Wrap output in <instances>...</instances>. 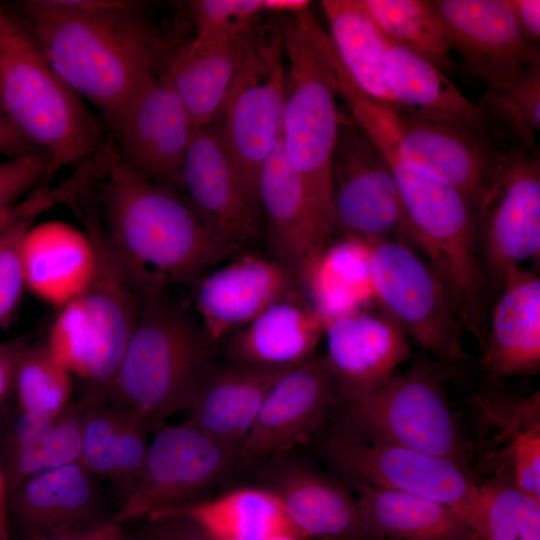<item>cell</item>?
Wrapping results in <instances>:
<instances>
[{
    "label": "cell",
    "instance_id": "6da1fadb",
    "mask_svg": "<svg viewBox=\"0 0 540 540\" xmlns=\"http://www.w3.org/2000/svg\"><path fill=\"white\" fill-rule=\"evenodd\" d=\"M25 23L57 74L100 113L113 135L162 61L142 4L126 0H25Z\"/></svg>",
    "mask_w": 540,
    "mask_h": 540
},
{
    "label": "cell",
    "instance_id": "7a4b0ae2",
    "mask_svg": "<svg viewBox=\"0 0 540 540\" xmlns=\"http://www.w3.org/2000/svg\"><path fill=\"white\" fill-rule=\"evenodd\" d=\"M96 158L101 218L139 299L192 285L241 252L209 227L182 191L125 165L110 137Z\"/></svg>",
    "mask_w": 540,
    "mask_h": 540
},
{
    "label": "cell",
    "instance_id": "3957f363",
    "mask_svg": "<svg viewBox=\"0 0 540 540\" xmlns=\"http://www.w3.org/2000/svg\"><path fill=\"white\" fill-rule=\"evenodd\" d=\"M215 348L198 318L167 292L140 298L135 327L100 402L156 430L188 411Z\"/></svg>",
    "mask_w": 540,
    "mask_h": 540
},
{
    "label": "cell",
    "instance_id": "277c9868",
    "mask_svg": "<svg viewBox=\"0 0 540 540\" xmlns=\"http://www.w3.org/2000/svg\"><path fill=\"white\" fill-rule=\"evenodd\" d=\"M0 106L19 133L46 151L49 180L101 150V122L51 67L25 23L0 6Z\"/></svg>",
    "mask_w": 540,
    "mask_h": 540
},
{
    "label": "cell",
    "instance_id": "5b68a950",
    "mask_svg": "<svg viewBox=\"0 0 540 540\" xmlns=\"http://www.w3.org/2000/svg\"><path fill=\"white\" fill-rule=\"evenodd\" d=\"M310 10L280 16L286 58L281 145L325 234L335 232L332 155L340 116L333 70L310 28Z\"/></svg>",
    "mask_w": 540,
    "mask_h": 540
},
{
    "label": "cell",
    "instance_id": "8992f818",
    "mask_svg": "<svg viewBox=\"0 0 540 540\" xmlns=\"http://www.w3.org/2000/svg\"><path fill=\"white\" fill-rule=\"evenodd\" d=\"M440 365L417 361L376 387L337 402L330 428L360 440L444 457L467 468L473 445L449 405Z\"/></svg>",
    "mask_w": 540,
    "mask_h": 540
},
{
    "label": "cell",
    "instance_id": "52a82bcc",
    "mask_svg": "<svg viewBox=\"0 0 540 540\" xmlns=\"http://www.w3.org/2000/svg\"><path fill=\"white\" fill-rule=\"evenodd\" d=\"M285 101L286 58L279 22L257 21L246 34L237 70L212 124L239 185L258 208L260 174L281 140Z\"/></svg>",
    "mask_w": 540,
    "mask_h": 540
},
{
    "label": "cell",
    "instance_id": "ba28073f",
    "mask_svg": "<svg viewBox=\"0 0 540 540\" xmlns=\"http://www.w3.org/2000/svg\"><path fill=\"white\" fill-rule=\"evenodd\" d=\"M399 192L404 237L424 253L463 327L482 348L488 318L474 209L457 189L424 172L402 182Z\"/></svg>",
    "mask_w": 540,
    "mask_h": 540
},
{
    "label": "cell",
    "instance_id": "9c48e42d",
    "mask_svg": "<svg viewBox=\"0 0 540 540\" xmlns=\"http://www.w3.org/2000/svg\"><path fill=\"white\" fill-rule=\"evenodd\" d=\"M239 451L183 422L162 425L149 442L141 473L113 513L117 525L183 507L238 469Z\"/></svg>",
    "mask_w": 540,
    "mask_h": 540
},
{
    "label": "cell",
    "instance_id": "30bf717a",
    "mask_svg": "<svg viewBox=\"0 0 540 540\" xmlns=\"http://www.w3.org/2000/svg\"><path fill=\"white\" fill-rule=\"evenodd\" d=\"M318 447L323 460L346 484L431 499L455 510L473 528L480 485L458 463L400 445L360 440L331 428Z\"/></svg>",
    "mask_w": 540,
    "mask_h": 540
},
{
    "label": "cell",
    "instance_id": "8fae6325",
    "mask_svg": "<svg viewBox=\"0 0 540 540\" xmlns=\"http://www.w3.org/2000/svg\"><path fill=\"white\" fill-rule=\"evenodd\" d=\"M375 301L441 365L462 361L463 325L444 287L407 243L369 242Z\"/></svg>",
    "mask_w": 540,
    "mask_h": 540
},
{
    "label": "cell",
    "instance_id": "7c38bea8",
    "mask_svg": "<svg viewBox=\"0 0 540 540\" xmlns=\"http://www.w3.org/2000/svg\"><path fill=\"white\" fill-rule=\"evenodd\" d=\"M475 220L487 271L500 289L510 271L540 255L539 152L498 146Z\"/></svg>",
    "mask_w": 540,
    "mask_h": 540
},
{
    "label": "cell",
    "instance_id": "4fadbf2b",
    "mask_svg": "<svg viewBox=\"0 0 540 540\" xmlns=\"http://www.w3.org/2000/svg\"><path fill=\"white\" fill-rule=\"evenodd\" d=\"M67 205L82 221L95 250L91 279L78 296L89 329V352L81 380L85 395L100 401L122 359L139 313V298L112 246L86 189Z\"/></svg>",
    "mask_w": 540,
    "mask_h": 540
},
{
    "label": "cell",
    "instance_id": "5bb4252c",
    "mask_svg": "<svg viewBox=\"0 0 540 540\" xmlns=\"http://www.w3.org/2000/svg\"><path fill=\"white\" fill-rule=\"evenodd\" d=\"M335 228L368 242L405 235V210L383 155L350 117L340 116L332 155Z\"/></svg>",
    "mask_w": 540,
    "mask_h": 540
},
{
    "label": "cell",
    "instance_id": "9a60e30c",
    "mask_svg": "<svg viewBox=\"0 0 540 540\" xmlns=\"http://www.w3.org/2000/svg\"><path fill=\"white\" fill-rule=\"evenodd\" d=\"M338 401L324 357L313 355L287 370L268 390L240 449L238 469L309 443Z\"/></svg>",
    "mask_w": 540,
    "mask_h": 540
},
{
    "label": "cell",
    "instance_id": "2e32d148",
    "mask_svg": "<svg viewBox=\"0 0 540 540\" xmlns=\"http://www.w3.org/2000/svg\"><path fill=\"white\" fill-rule=\"evenodd\" d=\"M450 47L487 89L504 92L533 64L538 46L528 42L505 0H430Z\"/></svg>",
    "mask_w": 540,
    "mask_h": 540
},
{
    "label": "cell",
    "instance_id": "e0dca14e",
    "mask_svg": "<svg viewBox=\"0 0 540 540\" xmlns=\"http://www.w3.org/2000/svg\"><path fill=\"white\" fill-rule=\"evenodd\" d=\"M400 157L457 189L476 209L491 176L498 146L484 135L410 108L384 103Z\"/></svg>",
    "mask_w": 540,
    "mask_h": 540
},
{
    "label": "cell",
    "instance_id": "ac0fdd59",
    "mask_svg": "<svg viewBox=\"0 0 540 540\" xmlns=\"http://www.w3.org/2000/svg\"><path fill=\"white\" fill-rule=\"evenodd\" d=\"M256 468L255 486L274 494L288 518L309 539L379 540L346 485L324 474L294 450Z\"/></svg>",
    "mask_w": 540,
    "mask_h": 540
},
{
    "label": "cell",
    "instance_id": "d6986e66",
    "mask_svg": "<svg viewBox=\"0 0 540 540\" xmlns=\"http://www.w3.org/2000/svg\"><path fill=\"white\" fill-rule=\"evenodd\" d=\"M194 130L162 73L144 85L110 138L120 160L133 171L181 191V171Z\"/></svg>",
    "mask_w": 540,
    "mask_h": 540
},
{
    "label": "cell",
    "instance_id": "ffe728a7",
    "mask_svg": "<svg viewBox=\"0 0 540 540\" xmlns=\"http://www.w3.org/2000/svg\"><path fill=\"white\" fill-rule=\"evenodd\" d=\"M181 191L209 227L240 251L264 238L260 209L244 194L213 124L195 128Z\"/></svg>",
    "mask_w": 540,
    "mask_h": 540
},
{
    "label": "cell",
    "instance_id": "44dd1931",
    "mask_svg": "<svg viewBox=\"0 0 540 540\" xmlns=\"http://www.w3.org/2000/svg\"><path fill=\"white\" fill-rule=\"evenodd\" d=\"M191 286L199 322L217 346L270 303L297 290L298 281L294 270L275 258L243 254Z\"/></svg>",
    "mask_w": 540,
    "mask_h": 540
},
{
    "label": "cell",
    "instance_id": "7402d4cb",
    "mask_svg": "<svg viewBox=\"0 0 540 540\" xmlns=\"http://www.w3.org/2000/svg\"><path fill=\"white\" fill-rule=\"evenodd\" d=\"M102 480L76 462L23 479L9 494L18 525L31 538L88 532L106 519Z\"/></svg>",
    "mask_w": 540,
    "mask_h": 540
},
{
    "label": "cell",
    "instance_id": "603a6c76",
    "mask_svg": "<svg viewBox=\"0 0 540 540\" xmlns=\"http://www.w3.org/2000/svg\"><path fill=\"white\" fill-rule=\"evenodd\" d=\"M323 335L337 402L392 377L410 351L406 333L391 318L366 309L328 321Z\"/></svg>",
    "mask_w": 540,
    "mask_h": 540
},
{
    "label": "cell",
    "instance_id": "cb8c5ba5",
    "mask_svg": "<svg viewBox=\"0 0 540 540\" xmlns=\"http://www.w3.org/2000/svg\"><path fill=\"white\" fill-rule=\"evenodd\" d=\"M324 323L297 289L270 303L225 339L227 360L271 369H291L314 355Z\"/></svg>",
    "mask_w": 540,
    "mask_h": 540
},
{
    "label": "cell",
    "instance_id": "d4e9b609",
    "mask_svg": "<svg viewBox=\"0 0 540 540\" xmlns=\"http://www.w3.org/2000/svg\"><path fill=\"white\" fill-rule=\"evenodd\" d=\"M287 370L214 361L184 422L240 452L265 395Z\"/></svg>",
    "mask_w": 540,
    "mask_h": 540
},
{
    "label": "cell",
    "instance_id": "484cf974",
    "mask_svg": "<svg viewBox=\"0 0 540 540\" xmlns=\"http://www.w3.org/2000/svg\"><path fill=\"white\" fill-rule=\"evenodd\" d=\"M258 200L268 248L273 258L294 272L329 242L300 177L286 160L281 140L262 168Z\"/></svg>",
    "mask_w": 540,
    "mask_h": 540
},
{
    "label": "cell",
    "instance_id": "4316f807",
    "mask_svg": "<svg viewBox=\"0 0 540 540\" xmlns=\"http://www.w3.org/2000/svg\"><path fill=\"white\" fill-rule=\"evenodd\" d=\"M487 320L483 364L493 378L528 375L540 367V279L510 271Z\"/></svg>",
    "mask_w": 540,
    "mask_h": 540
},
{
    "label": "cell",
    "instance_id": "83f0119b",
    "mask_svg": "<svg viewBox=\"0 0 540 540\" xmlns=\"http://www.w3.org/2000/svg\"><path fill=\"white\" fill-rule=\"evenodd\" d=\"M248 30L196 33L166 61L163 74L195 128L207 126L217 117L237 70Z\"/></svg>",
    "mask_w": 540,
    "mask_h": 540
},
{
    "label": "cell",
    "instance_id": "f1b7e54d",
    "mask_svg": "<svg viewBox=\"0 0 540 540\" xmlns=\"http://www.w3.org/2000/svg\"><path fill=\"white\" fill-rule=\"evenodd\" d=\"M22 261L26 289L60 308L87 286L95 250L84 230L63 223L33 225L23 241Z\"/></svg>",
    "mask_w": 540,
    "mask_h": 540
},
{
    "label": "cell",
    "instance_id": "f546056e",
    "mask_svg": "<svg viewBox=\"0 0 540 540\" xmlns=\"http://www.w3.org/2000/svg\"><path fill=\"white\" fill-rule=\"evenodd\" d=\"M368 241L345 236L327 243L296 270L298 285L324 325L375 300Z\"/></svg>",
    "mask_w": 540,
    "mask_h": 540
},
{
    "label": "cell",
    "instance_id": "4dcf8cb0",
    "mask_svg": "<svg viewBox=\"0 0 540 540\" xmlns=\"http://www.w3.org/2000/svg\"><path fill=\"white\" fill-rule=\"evenodd\" d=\"M360 512L379 540H480L472 526L452 508L431 499L358 483Z\"/></svg>",
    "mask_w": 540,
    "mask_h": 540
},
{
    "label": "cell",
    "instance_id": "1f68e13d",
    "mask_svg": "<svg viewBox=\"0 0 540 540\" xmlns=\"http://www.w3.org/2000/svg\"><path fill=\"white\" fill-rule=\"evenodd\" d=\"M386 38V79L397 104L422 116L468 128L491 140L477 105L446 74L389 36Z\"/></svg>",
    "mask_w": 540,
    "mask_h": 540
},
{
    "label": "cell",
    "instance_id": "d6a6232c",
    "mask_svg": "<svg viewBox=\"0 0 540 540\" xmlns=\"http://www.w3.org/2000/svg\"><path fill=\"white\" fill-rule=\"evenodd\" d=\"M162 515H181L190 518L213 540L306 538L290 521L279 499L271 492L255 485L149 517Z\"/></svg>",
    "mask_w": 540,
    "mask_h": 540
},
{
    "label": "cell",
    "instance_id": "836d02e7",
    "mask_svg": "<svg viewBox=\"0 0 540 540\" xmlns=\"http://www.w3.org/2000/svg\"><path fill=\"white\" fill-rule=\"evenodd\" d=\"M329 37L343 66L370 97L397 104L386 79L387 38L359 0H323Z\"/></svg>",
    "mask_w": 540,
    "mask_h": 540
},
{
    "label": "cell",
    "instance_id": "e575fe53",
    "mask_svg": "<svg viewBox=\"0 0 540 540\" xmlns=\"http://www.w3.org/2000/svg\"><path fill=\"white\" fill-rule=\"evenodd\" d=\"M476 407L503 460L504 481L540 468V393L528 396L479 395Z\"/></svg>",
    "mask_w": 540,
    "mask_h": 540
},
{
    "label": "cell",
    "instance_id": "d590c367",
    "mask_svg": "<svg viewBox=\"0 0 540 540\" xmlns=\"http://www.w3.org/2000/svg\"><path fill=\"white\" fill-rule=\"evenodd\" d=\"M391 39L429 61L444 74L454 73L447 34L430 0H359Z\"/></svg>",
    "mask_w": 540,
    "mask_h": 540
},
{
    "label": "cell",
    "instance_id": "8d00e7d4",
    "mask_svg": "<svg viewBox=\"0 0 540 540\" xmlns=\"http://www.w3.org/2000/svg\"><path fill=\"white\" fill-rule=\"evenodd\" d=\"M68 187L42 186L12 207L0 222V329L15 316L26 289L22 246L35 219L57 204H64Z\"/></svg>",
    "mask_w": 540,
    "mask_h": 540
},
{
    "label": "cell",
    "instance_id": "74e56055",
    "mask_svg": "<svg viewBox=\"0 0 540 540\" xmlns=\"http://www.w3.org/2000/svg\"><path fill=\"white\" fill-rule=\"evenodd\" d=\"M476 105L496 145L539 152L535 133L540 130V63L504 92L486 89Z\"/></svg>",
    "mask_w": 540,
    "mask_h": 540
},
{
    "label": "cell",
    "instance_id": "f35d334b",
    "mask_svg": "<svg viewBox=\"0 0 540 540\" xmlns=\"http://www.w3.org/2000/svg\"><path fill=\"white\" fill-rule=\"evenodd\" d=\"M91 402L84 395L70 402L36 439L7 455L9 494L30 475L79 462L81 421Z\"/></svg>",
    "mask_w": 540,
    "mask_h": 540
},
{
    "label": "cell",
    "instance_id": "ab89813d",
    "mask_svg": "<svg viewBox=\"0 0 540 540\" xmlns=\"http://www.w3.org/2000/svg\"><path fill=\"white\" fill-rule=\"evenodd\" d=\"M73 374L52 353L44 338L32 339L15 374L18 411L55 417L71 402Z\"/></svg>",
    "mask_w": 540,
    "mask_h": 540
},
{
    "label": "cell",
    "instance_id": "60d3db41",
    "mask_svg": "<svg viewBox=\"0 0 540 540\" xmlns=\"http://www.w3.org/2000/svg\"><path fill=\"white\" fill-rule=\"evenodd\" d=\"M473 528L480 540H540V501L507 481L480 484Z\"/></svg>",
    "mask_w": 540,
    "mask_h": 540
},
{
    "label": "cell",
    "instance_id": "b9f144b4",
    "mask_svg": "<svg viewBox=\"0 0 540 540\" xmlns=\"http://www.w3.org/2000/svg\"><path fill=\"white\" fill-rule=\"evenodd\" d=\"M121 415L106 403L91 402L81 421L79 463L109 482L114 468Z\"/></svg>",
    "mask_w": 540,
    "mask_h": 540
},
{
    "label": "cell",
    "instance_id": "7bdbcfd3",
    "mask_svg": "<svg viewBox=\"0 0 540 540\" xmlns=\"http://www.w3.org/2000/svg\"><path fill=\"white\" fill-rule=\"evenodd\" d=\"M44 339L73 376L81 378L89 352V329L79 297L59 308Z\"/></svg>",
    "mask_w": 540,
    "mask_h": 540
},
{
    "label": "cell",
    "instance_id": "ee69618b",
    "mask_svg": "<svg viewBox=\"0 0 540 540\" xmlns=\"http://www.w3.org/2000/svg\"><path fill=\"white\" fill-rule=\"evenodd\" d=\"M119 413L121 420L114 468L109 483L114 496L121 504L133 489L141 473L148 451L150 442L148 434L151 429L141 420L120 411Z\"/></svg>",
    "mask_w": 540,
    "mask_h": 540
},
{
    "label": "cell",
    "instance_id": "f6af8a7d",
    "mask_svg": "<svg viewBox=\"0 0 540 540\" xmlns=\"http://www.w3.org/2000/svg\"><path fill=\"white\" fill-rule=\"evenodd\" d=\"M51 158L41 149L0 162V216L31 192L49 185Z\"/></svg>",
    "mask_w": 540,
    "mask_h": 540
},
{
    "label": "cell",
    "instance_id": "bcb514c9",
    "mask_svg": "<svg viewBox=\"0 0 540 540\" xmlns=\"http://www.w3.org/2000/svg\"><path fill=\"white\" fill-rule=\"evenodd\" d=\"M196 33L246 31L263 11V0H192Z\"/></svg>",
    "mask_w": 540,
    "mask_h": 540
},
{
    "label": "cell",
    "instance_id": "7dc6e473",
    "mask_svg": "<svg viewBox=\"0 0 540 540\" xmlns=\"http://www.w3.org/2000/svg\"><path fill=\"white\" fill-rule=\"evenodd\" d=\"M136 540H213L196 522L181 515L147 517Z\"/></svg>",
    "mask_w": 540,
    "mask_h": 540
},
{
    "label": "cell",
    "instance_id": "c3c4849f",
    "mask_svg": "<svg viewBox=\"0 0 540 540\" xmlns=\"http://www.w3.org/2000/svg\"><path fill=\"white\" fill-rule=\"evenodd\" d=\"M32 339V336L25 335L0 342V414L10 397L14 395L17 365Z\"/></svg>",
    "mask_w": 540,
    "mask_h": 540
},
{
    "label": "cell",
    "instance_id": "681fc988",
    "mask_svg": "<svg viewBox=\"0 0 540 540\" xmlns=\"http://www.w3.org/2000/svg\"><path fill=\"white\" fill-rule=\"evenodd\" d=\"M517 25L531 44L538 46L540 40V1L505 0Z\"/></svg>",
    "mask_w": 540,
    "mask_h": 540
},
{
    "label": "cell",
    "instance_id": "f907efd6",
    "mask_svg": "<svg viewBox=\"0 0 540 540\" xmlns=\"http://www.w3.org/2000/svg\"><path fill=\"white\" fill-rule=\"evenodd\" d=\"M38 150L14 127L0 106V154L17 158Z\"/></svg>",
    "mask_w": 540,
    "mask_h": 540
},
{
    "label": "cell",
    "instance_id": "816d5d0a",
    "mask_svg": "<svg viewBox=\"0 0 540 540\" xmlns=\"http://www.w3.org/2000/svg\"><path fill=\"white\" fill-rule=\"evenodd\" d=\"M308 0H263V11L273 12L280 16L296 15L309 9Z\"/></svg>",
    "mask_w": 540,
    "mask_h": 540
},
{
    "label": "cell",
    "instance_id": "f5cc1de1",
    "mask_svg": "<svg viewBox=\"0 0 540 540\" xmlns=\"http://www.w3.org/2000/svg\"><path fill=\"white\" fill-rule=\"evenodd\" d=\"M9 490L6 477L0 466V535L8 537Z\"/></svg>",
    "mask_w": 540,
    "mask_h": 540
},
{
    "label": "cell",
    "instance_id": "db71d44e",
    "mask_svg": "<svg viewBox=\"0 0 540 540\" xmlns=\"http://www.w3.org/2000/svg\"><path fill=\"white\" fill-rule=\"evenodd\" d=\"M102 525L84 533L56 534V535L35 537V538H31L30 540H100V532H101Z\"/></svg>",
    "mask_w": 540,
    "mask_h": 540
},
{
    "label": "cell",
    "instance_id": "11a10c76",
    "mask_svg": "<svg viewBox=\"0 0 540 540\" xmlns=\"http://www.w3.org/2000/svg\"><path fill=\"white\" fill-rule=\"evenodd\" d=\"M100 540H136L128 538L122 531V526L115 524L112 520L101 526Z\"/></svg>",
    "mask_w": 540,
    "mask_h": 540
},
{
    "label": "cell",
    "instance_id": "9f6ffc18",
    "mask_svg": "<svg viewBox=\"0 0 540 540\" xmlns=\"http://www.w3.org/2000/svg\"><path fill=\"white\" fill-rule=\"evenodd\" d=\"M268 540H313V539L300 538V537H278V538H272Z\"/></svg>",
    "mask_w": 540,
    "mask_h": 540
},
{
    "label": "cell",
    "instance_id": "6f0895ef",
    "mask_svg": "<svg viewBox=\"0 0 540 540\" xmlns=\"http://www.w3.org/2000/svg\"><path fill=\"white\" fill-rule=\"evenodd\" d=\"M0 540H9L8 537L0 535Z\"/></svg>",
    "mask_w": 540,
    "mask_h": 540
},
{
    "label": "cell",
    "instance_id": "680465c9",
    "mask_svg": "<svg viewBox=\"0 0 540 540\" xmlns=\"http://www.w3.org/2000/svg\"><path fill=\"white\" fill-rule=\"evenodd\" d=\"M6 213H7V212H6ZM6 213L0 216V222H1V220L3 219V217L6 215Z\"/></svg>",
    "mask_w": 540,
    "mask_h": 540
},
{
    "label": "cell",
    "instance_id": "91938a15",
    "mask_svg": "<svg viewBox=\"0 0 540 540\" xmlns=\"http://www.w3.org/2000/svg\"><path fill=\"white\" fill-rule=\"evenodd\" d=\"M387 540H395V539H387Z\"/></svg>",
    "mask_w": 540,
    "mask_h": 540
}]
</instances>
